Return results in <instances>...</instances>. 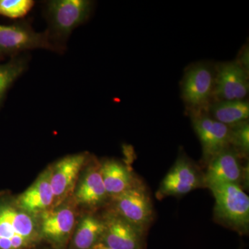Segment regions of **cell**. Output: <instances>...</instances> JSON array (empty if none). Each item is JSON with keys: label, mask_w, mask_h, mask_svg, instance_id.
Wrapping results in <instances>:
<instances>
[{"label": "cell", "mask_w": 249, "mask_h": 249, "mask_svg": "<svg viewBox=\"0 0 249 249\" xmlns=\"http://www.w3.org/2000/svg\"><path fill=\"white\" fill-rule=\"evenodd\" d=\"M40 238L35 216L19 209L15 199L0 197V249H29Z\"/></svg>", "instance_id": "cell-1"}, {"label": "cell", "mask_w": 249, "mask_h": 249, "mask_svg": "<svg viewBox=\"0 0 249 249\" xmlns=\"http://www.w3.org/2000/svg\"><path fill=\"white\" fill-rule=\"evenodd\" d=\"M92 2L88 0H52L46 4L49 37L59 52H63L72 31L89 18Z\"/></svg>", "instance_id": "cell-2"}, {"label": "cell", "mask_w": 249, "mask_h": 249, "mask_svg": "<svg viewBox=\"0 0 249 249\" xmlns=\"http://www.w3.org/2000/svg\"><path fill=\"white\" fill-rule=\"evenodd\" d=\"M209 189L215 199L214 219L240 234H247L249 227V197L242 187L222 183L210 187Z\"/></svg>", "instance_id": "cell-3"}, {"label": "cell", "mask_w": 249, "mask_h": 249, "mask_svg": "<svg viewBox=\"0 0 249 249\" xmlns=\"http://www.w3.org/2000/svg\"><path fill=\"white\" fill-rule=\"evenodd\" d=\"M60 52L51 40L48 32H36L28 22L0 24V58L17 56L18 53L33 49Z\"/></svg>", "instance_id": "cell-4"}, {"label": "cell", "mask_w": 249, "mask_h": 249, "mask_svg": "<svg viewBox=\"0 0 249 249\" xmlns=\"http://www.w3.org/2000/svg\"><path fill=\"white\" fill-rule=\"evenodd\" d=\"M215 70L206 64H198L186 71L182 95L192 113L206 112L213 100Z\"/></svg>", "instance_id": "cell-5"}, {"label": "cell", "mask_w": 249, "mask_h": 249, "mask_svg": "<svg viewBox=\"0 0 249 249\" xmlns=\"http://www.w3.org/2000/svg\"><path fill=\"white\" fill-rule=\"evenodd\" d=\"M113 201L114 213L141 231L147 230L153 219V207L146 190L141 183L113 196Z\"/></svg>", "instance_id": "cell-6"}, {"label": "cell", "mask_w": 249, "mask_h": 249, "mask_svg": "<svg viewBox=\"0 0 249 249\" xmlns=\"http://www.w3.org/2000/svg\"><path fill=\"white\" fill-rule=\"evenodd\" d=\"M193 127L202 146L206 163L231 146V128L210 116L207 112L191 113Z\"/></svg>", "instance_id": "cell-7"}, {"label": "cell", "mask_w": 249, "mask_h": 249, "mask_svg": "<svg viewBox=\"0 0 249 249\" xmlns=\"http://www.w3.org/2000/svg\"><path fill=\"white\" fill-rule=\"evenodd\" d=\"M249 89L248 71L237 62H225L215 70L214 101L245 100Z\"/></svg>", "instance_id": "cell-8"}, {"label": "cell", "mask_w": 249, "mask_h": 249, "mask_svg": "<svg viewBox=\"0 0 249 249\" xmlns=\"http://www.w3.org/2000/svg\"><path fill=\"white\" fill-rule=\"evenodd\" d=\"M246 170L241 163V156L229 147L211 160L203 176L204 186L207 188L222 183L241 186L245 180Z\"/></svg>", "instance_id": "cell-9"}, {"label": "cell", "mask_w": 249, "mask_h": 249, "mask_svg": "<svg viewBox=\"0 0 249 249\" xmlns=\"http://www.w3.org/2000/svg\"><path fill=\"white\" fill-rule=\"evenodd\" d=\"M202 186L203 176L196 167L188 159L179 157L160 183L157 196L158 197L183 196Z\"/></svg>", "instance_id": "cell-10"}, {"label": "cell", "mask_w": 249, "mask_h": 249, "mask_svg": "<svg viewBox=\"0 0 249 249\" xmlns=\"http://www.w3.org/2000/svg\"><path fill=\"white\" fill-rule=\"evenodd\" d=\"M105 230L101 242L112 249H144L143 232L116 213L103 219Z\"/></svg>", "instance_id": "cell-11"}, {"label": "cell", "mask_w": 249, "mask_h": 249, "mask_svg": "<svg viewBox=\"0 0 249 249\" xmlns=\"http://www.w3.org/2000/svg\"><path fill=\"white\" fill-rule=\"evenodd\" d=\"M86 160V154L69 155L59 160L50 168L54 203H60L71 191Z\"/></svg>", "instance_id": "cell-12"}, {"label": "cell", "mask_w": 249, "mask_h": 249, "mask_svg": "<svg viewBox=\"0 0 249 249\" xmlns=\"http://www.w3.org/2000/svg\"><path fill=\"white\" fill-rule=\"evenodd\" d=\"M38 221L41 238L62 247L66 243L73 231L76 215L73 210L62 207L48 210L40 214Z\"/></svg>", "instance_id": "cell-13"}, {"label": "cell", "mask_w": 249, "mask_h": 249, "mask_svg": "<svg viewBox=\"0 0 249 249\" xmlns=\"http://www.w3.org/2000/svg\"><path fill=\"white\" fill-rule=\"evenodd\" d=\"M51 169L45 170L30 187L15 199L19 209L27 213H43L54 204L53 190L51 186Z\"/></svg>", "instance_id": "cell-14"}, {"label": "cell", "mask_w": 249, "mask_h": 249, "mask_svg": "<svg viewBox=\"0 0 249 249\" xmlns=\"http://www.w3.org/2000/svg\"><path fill=\"white\" fill-rule=\"evenodd\" d=\"M99 168L107 195L112 197L138 184L130 171L117 160H106Z\"/></svg>", "instance_id": "cell-15"}, {"label": "cell", "mask_w": 249, "mask_h": 249, "mask_svg": "<svg viewBox=\"0 0 249 249\" xmlns=\"http://www.w3.org/2000/svg\"><path fill=\"white\" fill-rule=\"evenodd\" d=\"M206 112L218 122L232 127L248 121L249 103L245 99L214 101L210 104Z\"/></svg>", "instance_id": "cell-16"}, {"label": "cell", "mask_w": 249, "mask_h": 249, "mask_svg": "<svg viewBox=\"0 0 249 249\" xmlns=\"http://www.w3.org/2000/svg\"><path fill=\"white\" fill-rule=\"evenodd\" d=\"M107 196L99 167L91 168L78 187L76 193L77 202L93 207L102 204Z\"/></svg>", "instance_id": "cell-17"}, {"label": "cell", "mask_w": 249, "mask_h": 249, "mask_svg": "<svg viewBox=\"0 0 249 249\" xmlns=\"http://www.w3.org/2000/svg\"><path fill=\"white\" fill-rule=\"evenodd\" d=\"M103 220L91 215L85 216L81 219L73 238L76 249H91L101 242L104 232Z\"/></svg>", "instance_id": "cell-18"}, {"label": "cell", "mask_w": 249, "mask_h": 249, "mask_svg": "<svg viewBox=\"0 0 249 249\" xmlns=\"http://www.w3.org/2000/svg\"><path fill=\"white\" fill-rule=\"evenodd\" d=\"M27 68V61L23 57L14 56L6 63L0 64V106L8 90Z\"/></svg>", "instance_id": "cell-19"}, {"label": "cell", "mask_w": 249, "mask_h": 249, "mask_svg": "<svg viewBox=\"0 0 249 249\" xmlns=\"http://www.w3.org/2000/svg\"><path fill=\"white\" fill-rule=\"evenodd\" d=\"M34 4L33 0H0V16L11 19L24 18Z\"/></svg>", "instance_id": "cell-20"}, {"label": "cell", "mask_w": 249, "mask_h": 249, "mask_svg": "<svg viewBox=\"0 0 249 249\" xmlns=\"http://www.w3.org/2000/svg\"><path fill=\"white\" fill-rule=\"evenodd\" d=\"M231 147L241 157H247L249 150V125L248 121L231 127Z\"/></svg>", "instance_id": "cell-21"}, {"label": "cell", "mask_w": 249, "mask_h": 249, "mask_svg": "<svg viewBox=\"0 0 249 249\" xmlns=\"http://www.w3.org/2000/svg\"><path fill=\"white\" fill-rule=\"evenodd\" d=\"M246 71H249V49L245 48V50L240 54V59L236 61Z\"/></svg>", "instance_id": "cell-22"}, {"label": "cell", "mask_w": 249, "mask_h": 249, "mask_svg": "<svg viewBox=\"0 0 249 249\" xmlns=\"http://www.w3.org/2000/svg\"><path fill=\"white\" fill-rule=\"evenodd\" d=\"M91 249H112L108 247L107 246L104 245V244L102 243V242H98V243L96 244L93 246L92 248Z\"/></svg>", "instance_id": "cell-23"}]
</instances>
